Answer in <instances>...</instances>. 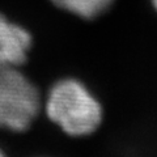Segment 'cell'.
Listing matches in <instances>:
<instances>
[{"instance_id":"1","label":"cell","mask_w":157,"mask_h":157,"mask_svg":"<svg viewBox=\"0 0 157 157\" xmlns=\"http://www.w3.org/2000/svg\"><path fill=\"white\" fill-rule=\"evenodd\" d=\"M46 113L50 121L71 136L93 134L104 115L98 100L76 78H63L51 86L46 100Z\"/></svg>"},{"instance_id":"6","label":"cell","mask_w":157,"mask_h":157,"mask_svg":"<svg viewBox=\"0 0 157 157\" xmlns=\"http://www.w3.org/2000/svg\"><path fill=\"white\" fill-rule=\"evenodd\" d=\"M2 155H3V153H2V151H0V156H2Z\"/></svg>"},{"instance_id":"4","label":"cell","mask_w":157,"mask_h":157,"mask_svg":"<svg viewBox=\"0 0 157 157\" xmlns=\"http://www.w3.org/2000/svg\"><path fill=\"white\" fill-rule=\"evenodd\" d=\"M56 7L82 18H94L109 9L114 0H51Z\"/></svg>"},{"instance_id":"3","label":"cell","mask_w":157,"mask_h":157,"mask_svg":"<svg viewBox=\"0 0 157 157\" xmlns=\"http://www.w3.org/2000/svg\"><path fill=\"white\" fill-rule=\"evenodd\" d=\"M32 42L26 29L0 14V70L25 63Z\"/></svg>"},{"instance_id":"2","label":"cell","mask_w":157,"mask_h":157,"mask_svg":"<svg viewBox=\"0 0 157 157\" xmlns=\"http://www.w3.org/2000/svg\"><path fill=\"white\" fill-rule=\"evenodd\" d=\"M41 100L36 85L16 67L0 70V128L22 132L38 115Z\"/></svg>"},{"instance_id":"5","label":"cell","mask_w":157,"mask_h":157,"mask_svg":"<svg viewBox=\"0 0 157 157\" xmlns=\"http://www.w3.org/2000/svg\"><path fill=\"white\" fill-rule=\"evenodd\" d=\"M152 3H153V6H155L156 11H157V0H152Z\"/></svg>"}]
</instances>
